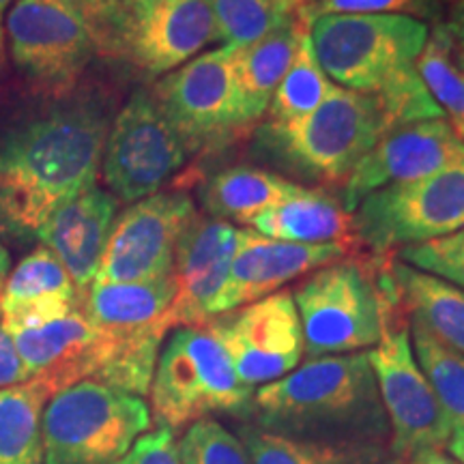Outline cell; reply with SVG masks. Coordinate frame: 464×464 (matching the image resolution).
<instances>
[{
  "label": "cell",
  "instance_id": "cell-1",
  "mask_svg": "<svg viewBox=\"0 0 464 464\" xmlns=\"http://www.w3.org/2000/svg\"><path fill=\"white\" fill-rule=\"evenodd\" d=\"M110 131L106 108L78 102L0 136V230L37 237L65 202L95 185Z\"/></svg>",
  "mask_w": 464,
  "mask_h": 464
},
{
  "label": "cell",
  "instance_id": "cell-2",
  "mask_svg": "<svg viewBox=\"0 0 464 464\" xmlns=\"http://www.w3.org/2000/svg\"><path fill=\"white\" fill-rule=\"evenodd\" d=\"M260 430L321 443H390L368 351L307 359L280 381L258 387L249 421Z\"/></svg>",
  "mask_w": 464,
  "mask_h": 464
},
{
  "label": "cell",
  "instance_id": "cell-3",
  "mask_svg": "<svg viewBox=\"0 0 464 464\" xmlns=\"http://www.w3.org/2000/svg\"><path fill=\"white\" fill-rule=\"evenodd\" d=\"M392 254L353 252L312 271L295 288L304 355H351L374 348L392 314L404 310Z\"/></svg>",
  "mask_w": 464,
  "mask_h": 464
},
{
  "label": "cell",
  "instance_id": "cell-4",
  "mask_svg": "<svg viewBox=\"0 0 464 464\" xmlns=\"http://www.w3.org/2000/svg\"><path fill=\"white\" fill-rule=\"evenodd\" d=\"M390 131L379 97L334 86L304 119L256 127L254 150L305 181L344 185L363 155Z\"/></svg>",
  "mask_w": 464,
  "mask_h": 464
},
{
  "label": "cell",
  "instance_id": "cell-5",
  "mask_svg": "<svg viewBox=\"0 0 464 464\" xmlns=\"http://www.w3.org/2000/svg\"><path fill=\"white\" fill-rule=\"evenodd\" d=\"M254 392L239 381L228 355L207 324L174 327L150 381V413L158 428L177 434L216 415L246 423Z\"/></svg>",
  "mask_w": 464,
  "mask_h": 464
},
{
  "label": "cell",
  "instance_id": "cell-6",
  "mask_svg": "<svg viewBox=\"0 0 464 464\" xmlns=\"http://www.w3.org/2000/svg\"><path fill=\"white\" fill-rule=\"evenodd\" d=\"M149 428L150 409L140 396L75 382L44 409V464H116Z\"/></svg>",
  "mask_w": 464,
  "mask_h": 464
},
{
  "label": "cell",
  "instance_id": "cell-7",
  "mask_svg": "<svg viewBox=\"0 0 464 464\" xmlns=\"http://www.w3.org/2000/svg\"><path fill=\"white\" fill-rule=\"evenodd\" d=\"M428 24L411 15H321L310 24L312 48L324 75L357 92H379L415 65Z\"/></svg>",
  "mask_w": 464,
  "mask_h": 464
},
{
  "label": "cell",
  "instance_id": "cell-8",
  "mask_svg": "<svg viewBox=\"0 0 464 464\" xmlns=\"http://www.w3.org/2000/svg\"><path fill=\"white\" fill-rule=\"evenodd\" d=\"M150 95L188 153H211L254 130L237 86L235 50L226 45L166 73Z\"/></svg>",
  "mask_w": 464,
  "mask_h": 464
},
{
  "label": "cell",
  "instance_id": "cell-9",
  "mask_svg": "<svg viewBox=\"0 0 464 464\" xmlns=\"http://www.w3.org/2000/svg\"><path fill=\"white\" fill-rule=\"evenodd\" d=\"M464 226V164L420 181L398 183L365 196L353 211V232L370 254L454 235Z\"/></svg>",
  "mask_w": 464,
  "mask_h": 464
},
{
  "label": "cell",
  "instance_id": "cell-10",
  "mask_svg": "<svg viewBox=\"0 0 464 464\" xmlns=\"http://www.w3.org/2000/svg\"><path fill=\"white\" fill-rule=\"evenodd\" d=\"M376 385L390 421V445L400 462L421 450H445L451 426L428 385L413 344L404 310L390 316L381 342L368 351Z\"/></svg>",
  "mask_w": 464,
  "mask_h": 464
},
{
  "label": "cell",
  "instance_id": "cell-11",
  "mask_svg": "<svg viewBox=\"0 0 464 464\" xmlns=\"http://www.w3.org/2000/svg\"><path fill=\"white\" fill-rule=\"evenodd\" d=\"M188 149L150 95L136 91L116 114L103 149V181L116 200L158 194L188 161Z\"/></svg>",
  "mask_w": 464,
  "mask_h": 464
},
{
  "label": "cell",
  "instance_id": "cell-12",
  "mask_svg": "<svg viewBox=\"0 0 464 464\" xmlns=\"http://www.w3.org/2000/svg\"><path fill=\"white\" fill-rule=\"evenodd\" d=\"M5 31L14 65L54 97L72 92L97 54L89 26L63 0H15Z\"/></svg>",
  "mask_w": 464,
  "mask_h": 464
},
{
  "label": "cell",
  "instance_id": "cell-13",
  "mask_svg": "<svg viewBox=\"0 0 464 464\" xmlns=\"http://www.w3.org/2000/svg\"><path fill=\"white\" fill-rule=\"evenodd\" d=\"M247 387L269 385L297 370L304 357V334L290 290L226 312L207 323Z\"/></svg>",
  "mask_w": 464,
  "mask_h": 464
},
{
  "label": "cell",
  "instance_id": "cell-14",
  "mask_svg": "<svg viewBox=\"0 0 464 464\" xmlns=\"http://www.w3.org/2000/svg\"><path fill=\"white\" fill-rule=\"evenodd\" d=\"M194 216V200L179 189L133 202L116 218L92 284L150 282L172 276L179 239Z\"/></svg>",
  "mask_w": 464,
  "mask_h": 464
},
{
  "label": "cell",
  "instance_id": "cell-15",
  "mask_svg": "<svg viewBox=\"0 0 464 464\" xmlns=\"http://www.w3.org/2000/svg\"><path fill=\"white\" fill-rule=\"evenodd\" d=\"M458 164H464V140L445 119L400 127L363 155L342 185L340 202L353 213L374 191L420 181Z\"/></svg>",
  "mask_w": 464,
  "mask_h": 464
},
{
  "label": "cell",
  "instance_id": "cell-16",
  "mask_svg": "<svg viewBox=\"0 0 464 464\" xmlns=\"http://www.w3.org/2000/svg\"><path fill=\"white\" fill-rule=\"evenodd\" d=\"M14 342L28 376L52 396L75 382H106L114 355L112 334L95 327L80 307L42 327L15 334Z\"/></svg>",
  "mask_w": 464,
  "mask_h": 464
},
{
  "label": "cell",
  "instance_id": "cell-17",
  "mask_svg": "<svg viewBox=\"0 0 464 464\" xmlns=\"http://www.w3.org/2000/svg\"><path fill=\"white\" fill-rule=\"evenodd\" d=\"M241 228L196 213L174 254L172 280L177 286L172 324H207L216 318L219 295L228 280Z\"/></svg>",
  "mask_w": 464,
  "mask_h": 464
},
{
  "label": "cell",
  "instance_id": "cell-18",
  "mask_svg": "<svg viewBox=\"0 0 464 464\" xmlns=\"http://www.w3.org/2000/svg\"><path fill=\"white\" fill-rule=\"evenodd\" d=\"M353 252L362 249L344 243L307 246V243L277 241L256 230H241L228 280L218 299L216 316L269 297L288 282Z\"/></svg>",
  "mask_w": 464,
  "mask_h": 464
},
{
  "label": "cell",
  "instance_id": "cell-19",
  "mask_svg": "<svg viewBox=\"0 0 464 464\" xmlns=\"http://www.w3.org/2000/svg\"><path fill=\"white\" fill-rule=\"evenodd\" d=\"M219 42L207 0H161L133 17L125 56L149 78H160Z\"/></svg>",
  "mask_w": 464,
  "mask_h": 464
},
{
  "label": "cell",
  "instance_id": "cell-20",
  "mask_svg": "<svg viewBox=\"0 0 464 464\" xmlns=\"http://www.w3.org/2000/svg\"><path fill=\"white\" fill-rule=\"evenodd\" d=\"M116 211L119 200L110 191L91 185L58 208L39 230L37 239L61 260L80 297L95 282Z\"/></svg>",
  "mask_w": 464,
  "mask_h": 464
},
{
  "label": "cell",
  "instance_id": "cell-21",
  "mask_svg": "<svg viewBox=\"0 0 464 464\" xmlns=\"http://www.w3.org/2000/svg\"><path fill=\"white\" fill-rule=\"evenodd\" d=\"M80 304V295L48 247H37L22 258L0 293V327L15 335L67 316Z\"/></svg>",
  "mask_w": 464,
  "mask_h": 464
},
{
  "label": "cell",
  "instance_id": "cell-22",
  "mask_svg": "<svg viewBox=\"0 0 464 464\" xmlns=\"http://www.w3.org/2000/svg\"><path fill=\"white\" fill-rule=\"evenodd\" d=\"M177 286L172 276L150 282L92 284L80 297V312L108 332H142L161 327L172 332V304Z\"/></svg>",
  "mask_w": 464,
  "mask_h": 464
},
{
  "label": "cell",
  "instance_id": "cell-23",
  "mask_svg": "<svg viewBox=\"0 0 464 464\" xmlns=\"http://www.w3.org/2000/svg\"><path fill=\"white\" fill-rule=\"evenodd\" d=\"M249 226L277 241L307 246L344 243L362 249L353 232V213H348L335 196L318 188H304L299 194L265 208Z\"/></svg>",
  "mask_w": 464,
  "mask_h": 464
},
{
  "label": "cell",
  "instance_id": "cell-24",
  "mask_svg": "<svg viewBox=\"0 0 464 464\" xmlns=\"http://www.w3.org/2000/svg\"><path fill=\"white\" fill-rule=\"evenodd\" d=\"M301 189L304 185L265 168L232 166L200 179L198 200L208 218L228 224H252L265 208Z\"/></svg>",
  "mask_w": 464,
  "mask_h": 464
},
{
  "label": "cell",
  "instance_id": "cell-25",
  "mask_svg": "<svg viewBox=\"0 0 464 464\" xmlns=\"http://www.w3.org/2000/svg\"><path fill=\"white\" fill-rule=\"evenodd\" d=\"M310 31L301 20L277 28L260 42L235 50V75L247 121L256 125L266 114L271 97L293 65L304 34Z\"/></svg>",
  "mask_w": 464,
  "mask_h": 464
},
{
  "label": "cell",
  "instance_id": "cell-26",
  "mask_svg": "<svg viewBox=\"0 0 464 464\" xmlns=\"http://www.w3.org/2000/svg\"><path fill=\"white\" fill-rule=\"evenodd\" d=\"M392 276L406 316L464 355V290L392 258Z\"/></svg>",
  "mask_w": 464,
  "mask_h": 464
},
{
  "label": "cell",
  "instance_id": "cell-27",
  "mask_svg": "<svg viewBox=\"0 0 464 464\" xmlns=\"http://www.w3.org/2000/svg\"><path fill=\"white\" fill-rule=\"evenodd\" d=\"M237 434L252 464H402L390 443H321L265 432L252 423H237Z\"/></svg>",
  "mask_w": 464,
  "mask_h": 464
},
{
  "label": "cell",
  "instance_id": "cell-28",
  "mask_svg": "<svg viewBox=\"0 0 464 464\" xmlns=\"http://www.w3.org/2000/svg\"><path fill=\"white\" fill-rule=\"evenodd\" d=\"M50 398L34 379L0 390V464H44L42 417Z\"/></svg>",
  "mask_w": 464,
  "mask_h": 464
},
{
  "label": "cell",
  "instance_id": "cell-29",
  "mask_svg": "<svg viewBox=\"0 0 464 464\" xmlns=\"http://www.w3.org/2000/svg\"><path fill=\"white\" fill-rule=\"evenodd\" d=\"M415 67L432 100L448 116V123L464 140V52L445 22H437L428 33Z\"/></svg>",
  "mask_w": 464,
  "mask_h": 464
},
{
  "label": "cell",
  "instance_id": "cell-30",
  "mask_svg": "<svg viewBox=\"0 0 464 464\" xmlns=\"http://www.w3.org/2000/svg\"><path fill=\"white\" fill-rule=\"evenodd\" d=\"M409 332L417 363L448 417L451 432L464 428V355L415 318H409Z\"/></svg>",
  "mask_w": 464,
  "mask_h": 464
},
{
  "label": "cell",
  "instance_id": "cell-31",
  "mask_svg": "<svg viewBox=\"0 0 464 464\" xmlns=\"http://www.w3.org/2000/svg\"><path fill=\"white\" fill-rule=\"evenodd\" d=\"M216 20L219 44L243 50L277 28L299 20V7L290 0H207Z\"/></svg>",
  "mask_w": 464,
  "mask_h": 464
},
{
  "label": "cell",
  "instance_id": "cell-32",
  "mask_svg": "<svg viewBox=\"0 0 464 464\" xmlns=\"http://www.w3.org/2000/svg\"><path fill=\"white\" fill-rule=\"evenodd\" d=\"M332 91L334 84L329 82L327 75L318 65L310 31H307L301 39L293 65L271 97L269 108H266V119H269L266 123L284 125L304 119V116L314 112Z\"/></svg>",
  "mask_w": 464,
  "mask_h": 464
},
{
  "label": "cell",
  "instance_id": "cell-33",
  "mask_svg": "<svg viewBox=\"0 0 464 464\" xmlns=\"http://www.w3.org/2000/svg\"><path fill=\"white\" fill-rule=\"evenodd\" d=\"M372 95L379 97L392 131L406 125L423 123V121L445 119L443 110L432 100L415 65L393 75L390 82L382 86L379 92H372Z\"/></svg>",
  "mask_w": 464,
  "mask_h": 464
},
{
  "label": "cell",
  "instance_id": "cell-34",
  "mask_svg": "<svg viewBox=\"0 0 464 464\" xmlns=\"http://www.w3.org/2000/svg\"><path fill=\"white\" fill-rule=\"evenodd\" d=\"M179 458L181 464H252L239 434L213 417L188 426L179 440Z\"/></svg>",
  "mask_w": 464,
  "mask_h": 464
},
{
  "label": "cell",
  "instance_id": "cell-35",
  "mask_svg": "<svg viewBox=\"0 0 464 464\" xmlns=\"http://www.w3.org/2000/svg\"><path fill=\"white\" fill-rule=\"evenodd\" d=\"M89 26L97 54L123 58L131 28L127 0H63Z\"/></svg>",
  "mask_w": 464,
  "mask_h": 464
},
{
  "label": "cell",
  "instance_id": "cell-36",
  "mask_svg": "<svg viewBox=\"0 0 464 464\" xmlns=\"http://www.w3.org/2000/svg\"><path fill=\"white\" fill-rule=\"evenodd\" d=\"M411 15L417 20H439L440 0H321L316 5H304L299 20L310 26L321 15Z\"/></svg>",
  "mask_w": 464,
  "mask_h": 464
},
{
  "label": "cell",
  "instance_id": "cell-37",
  "mask_svg": "<svg viewBox=\"0 0 464 464\" xmlns=\"http://www.w3.org/2000/svg\"><path fill=\"white\" fill-rule=\"evenodd\" d=\"M398 258L464 290V249H445L437 241H428L398 249Z\"/></svg>",
  "mask_w": 464,
  "mask_h": 464
},
{
  "label": "cell",
  "instance_id": "cell-38",
  "mask_svg": "<svg viewBox=\"0 0 464 464\" xmlns=\"http://www.w3.org/2000/svg\"><path fill=\"white\" fill-rule=\"evenodd\" d=\"M116 464H181L174 432L168 428L144 432Z\"/></svg>",
  "mask_w": 464,
  "mask_h": 464
},
{
  "label": "cell",
  "instance_id": "cell-39",
  "mask_svg": "<svg viewBox=\"0 0 464 464\" xmlns=\"http://www.w3.org/2000/svg\"><path fill=\"white\" fill-rule=\"evenodd\" d=\"M26 381H31V376H28L26 365L17 353L14 335L0 327V390L22 385Z\"/></svg>",
  "mask_w": 464,
  "mask_h": 464
},
{
  "label": "cell",
  "instance_id": "cell-40",
  "mask_svg": "<svg viewBox=\"0 0 464 464\" xmlns=\"http://www.w3.org/2000/svg\"><path fill=\"white\" fill-rule=\"evenodd\" d=\"M445 26H448L458 48L464 52V0H454L450 9V20L445 22Z\"/></svg>",
  "mask_w": 464,
  "mask_h": 464
},
{
  "label": "cell",
  "instance_id": "cell-41",
  "mask_svg": "<svg viewBox=\"0 0 464 464\" xmlns=\"http://www.w3.org/2000/svg\"><path fill=\"white\" fill-rule=\"evenodd\" d=\"M404 464H462L445 450H421L406 460Z\"/></svg>",
  "mask_w": 464,
  "mask_h": 464
},
{
  "label": "cell",
  "instance_id": "cell-42",
  "mask_svg": "<svg viewBox=\"0 0 464 464\" xmlns=\"http://www.w3.org/2000/svg\"><path fill=\"white\" fill-rule=\"evenodd\" d=\"M450 454L456 458V460H464V428H458V430L451 432V439L448 443Z\"/></svg>",
  "mask_w": 464,
  "mask_h": 464
},
{
  "label": "cell",
  "instance_id": "cell-43",
  "mask_svg": "<svg viewBox=\"0 0 464 464\" xmlns=\"http://www.w3.org/2000/svg\"><path fill=\"white\" fill-rule=\"evenodd\" d=\"M434 241H437L439 246L445 249H464V226L460 230H456L454 235L440 237V239H434Z\"/></svg>",
  "mask_w": 464,
  "mask_h": 464
},
{
  "label": "cell",
  "instance_id": "cell-44",
  "mask_svg": "<svg viewBox=\"0 0 464 464\" xmlns=\"http://www.w3.org/2000/svg\"><path fill=\"white\" fill-rule=\"evenodd\" d=\"M161 3V0H127V7H130V14H131V22L133 17H138L144 11H149L153 5Z\"/></svg>",
  "mask_w": 464,
  "mask_h": 464
},
{
  "label": "cell",
  "instance_id": "cell-45",
  "mask_svg": "<svg viewBox=\"0 0 464 464\" xmlns=\"http://www.w3.org/2000/svg\"><path fill=\"white\" fill-rule=\"evenodd\" d=\"M15 0H0V67H3L5 61V26H3V17L7 11L11 9Z\"/></svg>",
  "mask_w": 464,
  "mask_h": 464
},
{
  "label": "cell",
  "instance_id": "cell-46",
  "mask_svg": "<svg viewBox=\"0 0 464 464\" xmlns=\"http://www.w3.org/2000/svg\"><path fill=\"white\" fill-rule=\"evenodd\" d=\"M9 265H11V260H9L7 249H5L3 243H0V276H3V277L9 271Z\"/></svg>",
  "mask_w": 464,
  "mask_h": 464
},
{
  "label": "cell",
  "instance_id": "cell-47",
  "mask_svg": "<svg viewBox=\"0 0 464 464\" xmlns=\"http://www.w3.org/2000/svg\"><path fill=\"white\" fill-rule=\"evenodd\" d=\"M290 3H293V5H297V7L301 9V7H304V0H290Z\"/></svg>",
  "mask_w": 464,
  "mask_h": 464
},
{
  "label": "cell",
  "instance_id": "cell-48",
  "mask_svg": "<svg viewBox=\"0 0 464 464\" xmlns=\"http://www.w3.org/2000/svg\"><path fill=\"white\" fill-rule=\"evenodd\" d=\"M316 3H321V0H304V5H316Z\"/></svg>",
  "mask_w": 464,
  "mask_h": 464
},
{
  "label": "cell",
  "instance_id": "cell-49",
  "mask_svg": "<svg viewBox=\"0 0 464 464\" xmlns=\"http://www.w3.org/2000/svg\"><path fill=\"white\" fill-rule=\"evenodd\" d=\"M0 293H3V276H0Z\"/></svg>",
  "mask_w": 464,
  "mask_h": 464
},
{
  "label": "cell",
  "instance_id": "cell-50",
  "mask_svg": "<svg viewBox=\"0 0 464 464\" xmlns=\"http://www.w3.org/2000/svg\"><path fill=\"white\" fill-rule=\"evenodd\" d=\"M462 464H464V460H462Z\"/></svg>",
  "mask_w": 464,
  "mask_h": 464
}]
</instances>
